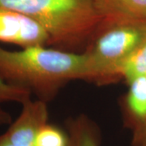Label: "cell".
<instances>
[{
	"label": "cell",
	"mask_w": 146,
	"mask_h": 146,
	"mask_svg": "<svg viewBox=\"0 0 146 146\" xmlns=\"http://www.w3.org/2000/svg\"><path fill=\"white\" fill-rule=\"evenodd\" d=\"M87 57L46 46L8 50L0 47V76L7 83L29 89L38 98L52 99L60 88L75 80H87Z\"/></svg>",
	"instance_id": "6da1fadb"
},
{
	"label": "cell",
	"mask_w": 146,
	"mask_h": 146,
	"mask_svg": "<svg viewBox=\"0 0 146 146\" xmlns=\"http://www.w3.org/2000/svg\"><path fill=\"white\" fill-rule=\"evenodd\" d=\"M0 7L34 19L50 45L68 51L88 46L102 25L94 0H0Z\"/></svg>",
	"instance_id": "7a4b0ae2"
},
{
	"label": "cell",
	"mask_w": 146,
	"mask_h": 146,
	"mask_svg": "<svg viewBox=\"0 0 146 146\" xmlns=\"http://www.w3.org/2000/svg\"><path fill=\"white\" fill-rule=\"evenodd\" d=\"M145 38L146 21L102 27L83 51L87 57L86 80L106 84L119 80L123 64Z\"/></svg>",
	"instance_id": "3957f363"
},
{
	"label": "cell",
	"mask_w": 146,
	"mask_h": 146,
	"mask_svg": "<svg viewBox=\"0 0 146 146\" xmlns=\"http://www.w3.org/2000/svg\"><path fill=\"white\" fill-rule=\"evenodd\" d=\"M0 42L21 48L50 45V36L41 24L22 12L1 7Z\"/></svg>",
	"instance_id": "277c9868"
},
{
	"label": "cell",
	"mask_w": 146,
	"mask_h": 146,
	"mask_svg": "<svg viewBox=\"0 0 146 146\" xmlns=\"http://www.w3.org/2000/svg\"><path fill=\"white\" fill-rule=\"evenodd\" d=\"M46 102L27 100L22 103L20 115L3 133L14 146H36L42 128L48 123Z\"/></svg>",
	"instance_id": "5b68a950"
},
{
	"label": "cell",
	"mask_w": 146,
	"mask_h": 146,
	"mask_svg": "<svg viewBox=\"0 0 146 146\" xmlns=\"http://www.w3.org/2000/svg\"><path fill=\"white\" fill-rule=\"evenodd\" d=\"M102 27L131 21H146V0H94Z\"/></svg>",
	"instance_id": "8992f818"
},
{
	"label": "cell",
	"mask_w": 146,
	"mask_h": 146,
	"mask_svg": "<svg viewBox=\"0 0 146 146\" xmlns=\"http://www.w3.org/2000/svg\"><path fill=\"white\" fill-rule=\"evenodd\" d=\"M126 123L135 131L146 123V76H141L127 82Z\"/></svg>",
	"instance_id": "52a82bcc"
},
{
	"label": "cell",
	"mask_w": 146,
	"mask_h": 146,
	"mask_svg": "<svg viewBox=\"0 0 146 146\" xmlns=\"http://www.w3.org/2000/svg\"><path fill=\"white\" fill-rule=\"evenodd\" d=\"M69 146H100V133L94 123L80 116L68 123Z\"/></svg>",
	"instance_id": "ba28073f"
},
{
	"label": "cell",
	"mask_w": 146,
	"mask_h": 146,
	"mask_svg": "<svg viewBox=\"0 0 146 146\" xmlns=\"http://www.w3.org/2000/svg\"><path fill=\"white\" fill-rule=\"evenodd\" d=\"M141 76H146V38L131 54L121 70V78L125 79L127 82Z\"/></svg>",
	"instance_id": "9c48e42d"
},
{
	"label": "cell",
	"mask_w": 146,
	"mask_h": 146,
	"mask_svg": "<svg viewBox=\"0 0 146 146\" xmlns=\"http://www.w3.org/2000/svg\"><path fill=\"white\" fill-rule=\"evenodd\" d=\"M36 146H69L68 133L47 123L37 136Z\"/></svg>",
	"instance_id": "30bf717a"
},
{
	"label": "cell",
	"mask_w": 146,
	"mask_h": 146,
	"mask_svg": "<svg viewBox=\"0 0 146 146\" xmlns=\"http://www.w3.org/2000/svg\"><path fill=\"white\" fill-rule=\"evenodd\" d=\"M31 94L29 89L11 84L0 76V102H12L22 104L31 98Z\"/></svg>",
	"instance_id": "8fae6325"
},
{
	"label": "cell",
	"mask_w": 146,
	"mask_h": 146,
	"mask_svg": "<svg viewBox=\"0 0 146 146\" xmlns=\"http://www.w3.org/2000/svg\"><path fill=\"white\" fill-rule=\"evenodd\" d=\"M132 146H146V123L133 131Z\"/></svg>",
	"instance_id": "7c38bea8"
},
{
	"label": "cell",
	"mask_w": 146,
	"mask_h": 146,
	"mask_svg": "<svg viewBox=\"0 0 146 146\" xmlns=\"http://www.w3.org/2000/svg\"><path fill=\"white\" fill-rule=\"evenodd\" d=\"M11 123V115L0 106V126L7 125Z\"/></svg>",
	"instance_id": "4fadbf2b"
},
{
	"label": "cell",
	"mask_w": 146,
	"mask_h": 146,
	"mask_svg": "<svg viewBox=\"0 0 146 146\" xmlns=\"http://www.w3.org/2000/svg\"><path fill=\"white\" fill-rule=\"evenodd\" d=\"M0 146H14L9 140L6 137L4 134L0 136Z\"/></svg>",
	"instance_id": "5bb4252c"
}]
</instances>
